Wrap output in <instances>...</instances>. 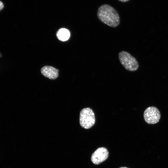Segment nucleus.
I'll return each mask as SVG.
<instances>
[{"label": "nucleus", "mask_w": 168, "mask_h": 168, "mask_svg": "<svg viewBox=\"0 0 168 168\" xmlns=\"http://www.w3.org/2000/svg\"><path fill=\"white\" fill-rule=\"evenodd\" d=\"M97 15L100 21L109 26L115 27L120 24V17L118 12L109 4L100 6L98 9Z\"/></svg>", "instance_id": "obj_1"}, {"label": "nucleus", "mask_w": 168, "mask_h": 168, "mask_svg": "<svg viewBox=\"0 0 168 168\" xmlns=\"http://www.w3.org/2000/svg\"><path fill=\"white\" fill-rule=\"evenodd\" d=\"M118 57L121 64L127 70L133 72L139 67L138 63L136 59L130 54L125 51L120 52Z\"/></svg>", "instance_id": "obj_2"}, {"label": "nucleus", "mask_w": 168, "mask_h": 168, "mask_svg": "<svg viewBox=\"0 0 168 168\" xmlns=\"http://www.w3.org/2000/svg\"><path fill=\"white\" fill-rule=\"evenodd\" d=\"M81 126L85 129H89L95 124V118L92 110L89 108L82 109L80 111L79 117Z\"/></svg>", "instance_id": "obj_3"}, {"label": "nucleus", "mask_w": 168, "mask_h": 168, "mask_svg": "<svg viewBox=\"0 0 168 168\" xmlns=\"http://www.w3.org/2000/svg\"><path fill=\"white\" fill-rule=\"evenodd\" d=\"M145 122L149 124H154L157 123L161 118L160 113L158 109L154 106L147 108L143 114Z\"/></svg>", "instance_id": "obj_4"}, {"label": "nucleus", "mask_w": 168, "mask_h": 168, "mask_svg": "<svg viewBox=\"0 0 168 168\" xmlns=\"http://www.w3.org/2000/svg\"><path fill=\"white\" fill-rule=\"evenodd\" d=\"M108 155L107 149L104 147H100L92 153L91 160L94 164L98 165L105 161L108 158Z\"/></svg>", "instance_id": "obj_5"}, {"label": "nucleus", "mask_w": 168, "mask_h": 168, "mask_svg": "<svg viewBox=\"0 0 168 168\" xmlns=\"http://www.w3.org/2000/svg\"><path fill=\"white\" fill-rule=\"evenodd\" d=\"M58 69L49 66H44L41 69V72L43 75L52 80L55 79L58 77Z\"/></svg>", "instance_id": "obj_6"}, {"label": "nucleus", "mask_w": 168, "mask_h": 168, "mask_svg": "<svg viewBox=\"0 0 168 168\" xmlns=\"http://www.w3.org/2000/svg\"><path fill=\"white\" fill-rule=\"evenodd\" d=\"M57 36L60 40L66 41L69 38L70 33L69 30L64 28L59 29L56 33Z\"/></svg>", "instance_id": "obj_7"}, {"label": "nucleus", "mask_w": 168, "mask_h": 168, "mask_svg": "<svg viewBox=\"0 0 168 168\" xmlns=\"http://www.w3.org/2000/svg\"><path fill=\"white\" fill-rule=\"evenodd\" d=\"M4 7V5L3 3L0 1V11L2 10Z\"/></svg>", "instance_id": "obj_8"}, {"label": "nucleus", "mask_w": 168, "mask_h": 168, "mask_svg": "<svg viewBox=\"0 0 168 168\" xmlns=\"http://www.w3.org/2000/svg\"><path fill=\"white\" fill-rule=\"evenodd\" d=\"M119 1L122 2H125L128 1L129 0H118Z\"/></svg>", "instance_id": "obj_9"}, {"label": "nucleus", "mask_w": 168, "mask_h": 168, "mask_svg": "<svg viewBox=\"0 0 168 168\" xmlns=\"http://www.w3.org/2000/svg\"><path fill=\"white\" fill-rule=\"evenodd\" d=\"M119 168H128L126 167H120Z\"/></svg>", "instance_id": "obj_10"}]
</instances>
